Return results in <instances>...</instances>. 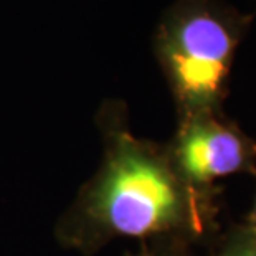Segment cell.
Returning a JSON list of instances; mask_svg holds the SVG:
<instances>
[{"instance_id": "cell-6", "label": "cell", "mask_w": 256, "mask_h": 256, "mask_svg": "<svg viewBox=\"0 0 256 256\" xmlns=\"http://www.w3.org/2000/svg\"><path fill=\"white\" fill-rule=\"evenodd\" d=\"M146 256H150V254H146Z\"/></svg>"}, {"instance_id": "cell-4", "label": "cell", "mask_w": 256, "mask_h": 256, "mask_svg": "<svg viewBox=\"0 0 256 256\" xmlns=\"http://www.w3.org/2000/svg\"><path fill=\"white\" fill-rule=\"evenodd\" d=\"M212 256H256V232L250 226L236 228Z\"/></svg>"}, {"instance_id": "cell-1", "label": "cell", "mask_w": 256, "mask_h": 256, "mask_svg": "<svg viewBox=\"0 0 256 256\" xmlns=\"http://www.w3.org/2000/svg\"><path fill=\"white\" fill-rule=\"evenodd\" d=\"M96 124L101 162L56 222L60 246L92 256L119 238L202 235L210 220V195L182 180L166 146L138 138L119 100L102 102Z\"/></svg>"}, {"instance_id": "cell-2", "label": "cell", "mask_w": 256, "mask_h": 256, "mask_svg": "<svg viewBox=\"0 0 256 256\" xmlns=\"http://www.w3.org/2000/svg\"><path fill=\"white\" fill-rule=\"evenodd\" d=\"M248 18L218 0H177L162 15L154 52L178 118L222 112Z\"/></svg>"}, {"instance_id": "cell-5", "label": "cell", "mask_w": 256, "mask_h": 256, "mask_svg": "<svg viewBox=\"0 0 256 256\" xmlns=\"http://www.w3.org/2000/svg\"><path fill=\"white\" fill-rule=\"evenodd\" d=\"M248 226L253 228V230L256 232V200H254V204H253L252 214H250V216H248Z\"/></svg>"}, {"instance_id": "cell-3", "label": "cell", "mask_w": 256, "mask_h": 256, "mask_svg": "<svg viewBox=\"0 0 256 256\" xmlns=\"http://www.w3.org/2000/svg\"><path fill=\"white\" fill-rule=\"evenodd\" d=\"M174 168L195 192L210 195L215 180L252 166L256 147L222 112L178 118V128L166 146Z\"/></svg>"}]
</instances>
